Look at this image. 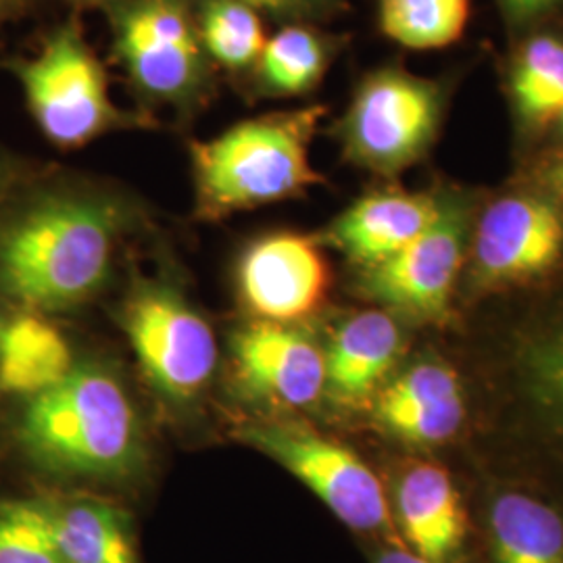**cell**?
I'll return each mask as SVG.
<instances>
[{"label": "cell", "instance_id": "5bb4252c", "mask_svg": "<svg viewBox=\"0 0 563 563\" xmlns=\"http://www.w3.org/2000/svg\"><path fill=\"white\" fill-rule=\"evenodd\" d=\"M443 201L432 195L378 190L353 202L325 232L351 262L372 267L390 260L437 222Z\"/></svg>", "mask_w": 563, "mask_h": 563}, {"label": "cell", "instance_id": "3957f363", "mask_svg": "<svg viewBox=\"0 0 563 563\" xmlns=\"http://www.w3.org/2000/svg\"><path fill=\"white\" fill-rule=\"evenodd\" d=\"M325 113L323 104H305L242 120L209 141L190 142L197 216L223 220L320 184L309 151Z\"/></svg>", "mask_w": 563, "mask_h": 563}, {"label": "cell", "instance_id": "2e32d148", "mask_svg": "<svg viewBox=\"0 0 563 563\" xmlns=\"http://www.w3.org/2000/svg\"><path fill=\"white\" fill-rule=\"evenodd\" d=\"M401 344L390 313L369 309L349 318L325 353V388L336 401H365L397 362Z\"/></svg>", "mask_w": 563, "mask_h": 563}, {"label": "cell", "instance_id": "d6a6232c", "mask_svg": "<svg viewBox=\"0 0 563 563\" xmlns=\"http://www.w3.org/2000/svg\"><path fill=\"white\" fill-rule=\"evenodd\" d=\"M0 180H2V163H0Z\"/></svg>", "mask_w": 563, "mask_h": 563}, {"label": "cell", "instance_id": "30bf717a", "mask_svg": "<svg viewBox=\"0 0 563 563\" xmlns=\"http://www.w3.org/2000/svg\"><path fill=\"white\" fill-rule=\"evenodd\" d=\"M563 253V216L558 205L534 195L493 202L478 223L472 257L474 276L486 286L534 280Z\"/></svg>", "mask_w": 563, "mask_h": 563}, {"label": "cell", "instance_id": "f1b7e54d", "mask_svg": "<svg viewBox=\"0 0 563 563\" xmlns=\"http://www.w3.org/2000/svg\"><path fill=\"white\" fill-rule=\"evenodd\" d=\"M544 184L563 201V155L544 167Z\"/></svg>", "mask_w": 563, "mask_h": 563}, {"label": "cell", "instance_id": "e0dca14e", "mask_svg": "<svg viewBox=\"0 0 563 563\" xmlns=\"http://www.w3.org/2000/svg\"><path fill=\"white\" fill-rule=\"evenodd\" d=\"M484 563H563V514L520 490L495 495L483 518Z\"/></svg>", "mask_w": 563, "mask_h": 563}, {"label": "cell", "instance_id": "7c38bea8", "mask_svg": "<svg viewBox=\"0 0 563 563\" xmlns=\"http://www.w3.org/2000/svg\"><path fill=\"white\" fill-rule=\"evenodd\" d=\"M234 365L242 386L278 407H307L325 388V355L301 330L253 322L234 339Z\"/></svg>", "mask_w": 563, "mask_h": 563}, {"label": "cell", "instance_id": "f546056e", "mask_svg": "<svg viewBox=\"0 0 563 563\" xmlns=\"http://www.w3.org/2000/svg\"><path fill=\"white\" fill-rule=\"evenodd\" d=\"M20 0H0V30L4 27V23L15 13Z\"/></svg>", "mask_w": 563, "mask_h": 563}, {"label": "cell", "instance_id": "9c48e42d", "mask_svg": "<svg viewBox=\"0 0 563 563\" xmlns=\"http://www.w3.org/2000/svg\"><path fill=\"white\" fill-rule=\"evenodd\" d=\"M465 236V211L443 201L441 216L420 239L390 260L365 267L363 290L390 309L441 318L462 267Z\"/></svg>", "mask_w": 563, "mask_h": 563}, {"label": "cell", "instance_id": "603a6c76", "mask_svg": "<svg viewBox=\"0 0 563 563\" xmlns=\"http://www.w3.org/2000/svg\"><path fill=\"white\" fill-rule=\"evenodd\" d=\"M470 0H378L384 36L411 51L444 48L462 38Z\"/></svg>", "mask_w": 563, "mask_h": 563}, {"label": "cell", "instance_id": "4fadbf2b", "mask_svg": "<svg viewBox=\"0 0 563 563\" xmlns=\"http://www.w3.org/2000/svg\"><path fill=\"white\" fill-rule=\"evenodd\" d=\"M390 511L409 551L432 563H463L470 518L443 467L416 463L402 472Z\"/></svg>", "mask_w": 563, "mask_h": 563}, {"label": "cell", "instance_id": "277c9868", "mask_svg": "<svg viewBox=\"0 0 563 563\" xmlns=\"http://www.w3.org/2000/svg\"><path fill=\"white\" fill-rule=\"evenodd\" d=\"M13 74L42 134L60 148H80L115 130L148 125L113 101L101 60L67 21L42 42L34 57L15 60Z\"/></svg>", "mask_w": 563, "mask_h": 563}, {"label": "cell", "instance_id": "44dd1931", "mask_svg": "<svg viewBox=\"0 0 563 563\" xmlns=\"http://www.w3.org/2000/svg\"><path fill=\"white\" fill-rule=\"evenodd\" d=\"M197 27L211 65L230 74L253 71L267 42L263 15L244 0H197Z\"/></svg>", "mask_w": 563, "mask_h": 563}, {"label": "cell", "instance_id": "d6986e66", "mask_svg": "<svg viewBox=\"0 0 563 563\" xmlns=\"http://www.w3.org/2000/svg\"><path fill=\"white\" fill-rule=\"evenodd\" d=\"M74 369L69 344L53 323L23 313L0 336V388L30 399L51 390Z\"/></svg>", "mask_w": 563, "mask_h": 563}, {"label": "cell", "instance_id": "7402d4cb", "mask_svg": "<svg viewBox=\"0 0 563 563\" xmlns=\"http://www.w3.org/2000/svg\"><path fill=\"white\" fill-rule=\"evenodd\" d=\"M511 97L526 123L547 125L563 109V42L537 36L526 42L511 71Z\"/></svg>", "mask_w": 563, "mask_h": 563}, {"label": "cell", "instance_id": "8992f818", "mask_svg": "<svg viewBox=\"0 0 563 563\" xmlns=\"http://www.w3.org/2000/svg\"><path fill=\"white\" fill-rule=\"evenodd\" d=\"M443 104L439 84L401 67L367 74L339 121L344 157L380 176L399 174L430 148Z\"/></svg>", "mask_w": 563, "mask_h": 563}, {"label": "cell", "instance_id": "5b68a950", "mask_svg": "<svg viewBox=\"0 0 563 563\" xmlns=\"http://www.w3.org/2000/svg\"><path fill=\"white\" fill-rule=\"evenodd\" d=\"M115 59L142 101L190 109L211 84L192 0H115L104 4Z\"/></svg>", "mask_w": 563, "mask_h": 563}, {"label": "cell", "instance_id": "4dcf8cb0", "mask_svg": "<svg viewBox=\"0 0 563 563\" xmlns=\"http://www.w3.org/2000/svg\"><path fill=\"white\" fill-rule=\"evenodd\" d=\"M74 2H86V4H111V2H115V0H74Z\"/></svg>", "mask_w": 563, "mask_h": 563}, {"label": "cell", "instance_id": "52a82bcc", "mask_svg": "<svg viewBox=\"0 0 563 563\" xmlns=\"http://www.w3.org/2000/svg\"><path fill=\"white\" fill-rule=\"evenodd\" d=\"M241 439L295 474L353 532H393L390 501L380 478L346 446L295 422L246 423Z\"/></svg>", "mask_w": 563, "mask_h": 563}, {"label": "cell", "instance_id": "1f68e13d", "mask_svg": "<svg viewBox=\"0 0 563 563\" xmlns=\"http://www.w3.org/2000/svg\"><path fill=\"white\" fill-rule=\"evenodd\" d=\"M4 325H7V323H4L2 316H0V336H2V330H4Z\"/></svg>", "mask_w": 563, "mask_h": 563}, {"label": "cell", "instance_id": "ba28073f", "mask_svg": "<svg viewBox=\"0 0 563 563\" xmlns=\"http://www.w3.org/2000/svg\"><path fill=\"white\" fill-rule=\"evenodd\" d=\"M123 328L155 388L172 401H192L218 365L211 325L174 286L148 282L123 311Z\"/></svg>", "mask_w": 563, "mask_h": 563}, {"label": "cell", "instance_id": "4316f807", "mask_svg": "<svg viewBox=\"0 0 563 563\" xmlns=\"http://www.w3.org/2000/svg\"><path fill=\"white\" fill-rule=\"evenodd\" d=\"M514 21L541 20L547 13L562 7L563 0H497Z\"/></svg>", "mask_w": 563, "mask_h": 563}, {"label": "cell", "instance_id": "ac0fdd59", "mask_svg": "<svg viewBox=\"0 0 563 563\" xmlns=\"http://www.w3.org/2000/svg\"><path fill=\"white\" fill-rule=\"evenodd\" d=\"M67 563H139L134 532L120 507L95 497L41 501Z\"/></svg>", "mask_w": 563, "mask_h": 563}, {"label": "cell", "instance_id": "8fae6325", "mask_svg": "<svg viewBox=\"0 0 563 563\" xmlns=\"http://www.w3.org/2000/svg\"><path fill=\"white\" fill-rule=\"evenodd\" d=\"M239 286L246 307L262 322H295L322 305L330 269L318 239L276 232L242 253Z\"/></svg>", "mask_w": 563, "mask_h": 563}, {"label": "cell", "instance_id": "6da1fadb", "mask_svg": "<svg viewBox=\"0 0 563 563\" xmlns=\"http://www.w3.org/2000/svg\"><path fill=\"white\" fill-rule=\"evenodd\" d=\"M125 213L99 195H44L0 225V286L34 309L90 299L107 280Z\"/></svg>", "mask_w": 563, "mask_h": 563}, {"label": "cell", "instance_id": "9a60e30c", "mask_svg": "<svg viewBox=\"0 0 563 563\" xmlns=\"http://www.w3.org/2000/svg\"><path fill=\"white\" fill-rule=\"evenodd\" d=\"M376 418L402 441H449L463 423L462 384L441 363H420L386 384L376 401Z\"/></svg>", "mask_w": 563, "mask_h": 563}, {"label": "cell", "instance_id": "7a4b0ae2", "mask_svg": "<svg viewBox=\"0 0 563 563\" xmlns=\"http://www.w3.org/2000/svg\"><path fill=\"white\" fill-rule=\"evenodd\" d=\"M20 437L36 462L71 478H128L144 455L132 399L97 363L74 365L65 380L32 397Z\"/></svg>", "mask_w": 563, "mask_h": 563}, {"label": "cell", "instance_id": "484cf974", "mask_svg": "<svg viewBox=\"0 0 563 563\" xmlns=\"http://www.w3.org/2000/svg\"><path fill=\"white\" fill-rule=\"evenodd\" d=\"M260 13H269L290 23H302L309 18H320L341 4V0H244Z\"/></svg>", "mask_w": 563, "mask_h": 563}, {"label": "cell", "instance_id": "ffe728a7", "mask_svg": "<svg viewBox=\"0 0 563 563\" xmlns=\"http://www.w3.org/2000/svg\"><path fill=\"white\" fill-rule=\"evenodd\" d=\"M336 42L309 23H286L267 36L253 67L255 92L267 99H290L313 92L336 53Z\"/></svg>", "mask_w": 563, "mask_h": 563}, {"label": "cell", "instance_id": "d4e9b609", "mask_svg": "<svg viewBox=\"0 0 563 563\" xmlns=\"http://www.w3.org/2000/svg\"><path fill=\"white\" fill-rule=\"evenodd\" d=\"M522 367L530 399L544 420L563 430V323L530 342Z\"/></svg>", "mask_w": 563, "mask_h": 563}, {"label": "cell", "instance_id": "cb8c5ba5", "mask_svg": "<svg viewBox=\"0 0 563 563\" xmlns=\"http://www.w3.org/2000/svg\"><path fill=\"white\" fill-rule=\"evenodd\" d=\"M0 563H67L41 501L0 505Z\"/></svg>", "mask_w": 563, "mask_h": 563}, {"label": "cell", "instance_id": "83f0119b", "mask_svg": "<svg viewBox=\"0 0 563 563\" xmlns=\"http://www.w3.org/2000/svg\"><path fill=\"white\" fill-rule=\"evenodd\" d=\"M372 563H432L409 551L401 541H386L374 551Z\"/></svg>", "mask_w": 563, "mask_h": 563}]
</instances>
